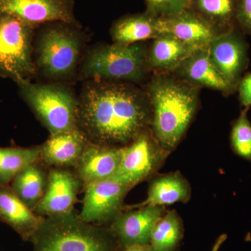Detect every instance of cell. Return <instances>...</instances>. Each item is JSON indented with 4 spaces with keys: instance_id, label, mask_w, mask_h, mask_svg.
<instances>
[{
    "instance_id": "7402d4cb",
    "label": "cell",
    "mask_w": 251,
    "mask_h": 251,
    "mask_svg": "<svg viewBox=\"0 0 251 251\" xmlns=\"http://www.w3.org/2000/svg\"><path fill=\"white\" fill-rule=\"evenodd\" d=\"M191 193L189 183L179 173L161 175L151 180L146 200L135 207L163 206L187 202L191 198Z\"/></svg>"
},
{
    "instance_id": "1f68e13d",
    "label": "cell",
    "mask_w": 251,
    "mask_h": 251,
    "mask_svg": "<svg viewBox=\"0 0 251 251\" xmlns=\"http://www.w3.org/2000/svg\"><path fill=\"white\" fill-rule=\"evenodd\" d=\"M191 0H188V5H189L190 2H191Z\"/></svg>"
},
{
    "instance_id": "e0dca14e",
    "label": "cell",
    "mask_w": 251,
    "mask_h": 251,
    "mask_svg": "<svg viewBox=\"0 0 251 251\" xmlns=\"http://www.w3.org/2000/svg\"><path fill=\"white\" fill-rule=\"evenodd\" d=\"M88 140L78 128L50 135L39 145L38 161L46 168L74 169Z\"/></svg>"
},
{
    "instance_id": "603a6c76",
    "label": "cell",
    "mask_w": 251,
    "mask_h": 251,
    "mask_svg": "<svg viewBox=\"0 0 251 251\" xmlns=\"http://www.w3.org/2000/svg\"><path fill=\"white\" fill-rule=\"evenodd\" d=\"M237 0H191L188 8L220 34L237 27Z\"/></svg>"
},
{
    "instance_id": "7c38bea8",
    "label": "cell",
    "mask_w": 251,
    "mask_h": 251,
    "mask_svg": "<svg viewBox=\"0 0 251 251\" xmlns=\"http://www.w3.org/2000/svg\"><path fill=\"white\" fill-rule=\"evenodd\" d=\"M124 208L108 226L120 249L150 244L151 232L158 220L164 214V207L145 206Z\"/></svg>"
},
{
    "instance_id": "277c9868",
    "label": "cell",
    "mask_w": 251,
    "mask_h": 251,
    "mask_svg": "<svg viewBox=\"0 0 251 251\" xmlns=\"http://www.w3.org/2000/svg\"><path fill=\"white\" fill-rule=\"evenodd\" d=\"M148 46L142 44L98 46L89 52L82 69V76L96 80L140 83L150 72Z\"/></svg>"
},
{
    "instance_id": "8992f818",
    "label": "cell",
    "mask_w": 251,
    "mask_h": 251,
    "mask_svg": "<svg viewBox=\"0 0 251 251\" xmlns=\"http://www.w3.org/2000/svg\"><path fill=\"white\" fill-rule=\"evenodd\" d=\"M36 44V68L49 78L70 77L76 69L81 50L77 24L47 23Z\"/></svg>"
},
{
    "instance_id": "5b68a950",
    "label": "cell",
    "mask_w": 251,
    "mask_h": 251,
    "mask_svg": "<svg viewBox=\"0 0 251 251\" xmlns=\"http://www.w3.org/2000/svg\"><path fill=\"white\" fill-rule=\"evenodd\" d=\"M21 96L50 135L77 128L78 100L71 91L54 84L18 82Z\"/></svg>"
},
{
    "instance_id": "ffe728a7",
    "label": "cell",
    "mask_w": 251,
    "mask_h": 251,
    "mask_svg": "<svg viewBox=\"0 0 251 251\" xmlns=\"http://www.w3.org/2000/svg\"><path fill=\"white\" fill-rule=\"evenodd\" d=\"M158 18L148 11L127 14L112 24L110 34L115 44L131 45L153 39L160 35L157 27Z\"/></svg>"
},
{
    "instance_id": "f1b7e54d",
    "label": "cell",
    "mask_w": 251,
    "mask_h": 251,
    "mask_svg": "<svg viewBox=\"0 0 251 251\" xmlns=\"http://www.w3.org/2000/svg\"><path fill=\"white\" fill-rule=\"evenodd\" d=\"M239 102L244 108L251 106V72L243 75L237 87Z\"/></svg>"
},
{
    "instance_id": "52a82bcc",
    "label": "cell",
    "mask_w": 251,
    "mask_h": 251,
    "mask_svg": "<svg viewBox=\"0 0 251 251\" xmlns=\"http://www.w3.org/2000/svg\"><path fill=\"white\" fill-rule=\"evenodd\" d=\"M36 27L11 15L0 14V75L16 82L36 74L32 39Z\"/></svg>"
},
{
    "instance_id": "ac0fdd59",
    "label": "cell",
    "mask_w": 251,
    "mask_h": 251,
    "mask_svg": "<svg viewBox=\"0 0 251 251\" xmlns=\"http://www.w3.org/2000/svg\"><path fill=\"white\" fill-rule=\"evenodd\" d=\"M44 220L23 202L9 186L0 185V221L9 226L23 240L30 242Z\"/></svg>"
},
{
    "instance_id": "8fae6325",
    "label": "cell",
    "mask_w": 251,
    "mask_h": 251,
    "mask_svg": "<svg viewBox=\"0 0 251 251\" xmlns=\"http://www.w3.org/2000/svg\"><path fill=\"white\" fill-rule=\"evenodd\" d=\"M83 189L82 182L71 168H49L45 194L34 211L46 218L74 210L77 196Z\"/></svg>"
},
{
    "instance_id": "ba28073f",
    "label": "cell",
    "mask_w": 251,
    "mask_h": 251,
    "mask_svg": "<svg viewBox=\"0 0 251 251\" xmlns=\"http://www.w3.org/2000/svg\"><path fill=\"white\" fill-rule=\"evenodd\" d=\"M150 128L122 148V157L115 177L130 187L150 179L168 156Z\"/></svg>"
},
{
    "instance_id": "9c48e42d",
    "label": "cell",
    "mask_w": 251,
    "mask_h": 251,
    "mask_svg": "<svg viewBox=\"0 0 251 251\" xmlns=\"http://www.w3.org/2000/svg\"><path fill=\"white\" fill-rule=\"evenodd\" d=\"M132 188L115 176L84 186L79 216L89 224L108 227L123 211L124 201Z\"/></svg>"
},
{
    "instance_id": "d6986e66",
    "label": "cell",
    "mask_w": 251,
    "mask_h": 251,
    "mask_svg": "<svg viewBox=\"0 0 251 251\" xmlns=\"http://www.w3.org/2000/svg\"><path fill=\"white\" fill-rule=\"evenodd\" d=\"M201 48L190 45L170 34H160L148 47L149 70L156 74H173L185 59Z\"/></svg>"
},
{
    "instance_id": "4316f807",
    "label": "cell",
    "mask_w": 251,
    "mask_h": 251,
    "mask_svg": "<svg viewBox=\"0 0 251 251\" xmlns=\"http://www.w3.org/2000/svg\"><path fill=\"white\" fill-rule=\"evenodd\" d=\"M146 11L156 18L177 14L188 7V0H144Z\"/></svg>"
},
{
    "instance_id": "83f0119b",
    "label": "cell",
    "mask_w": 251,
    "mask_h": 251,
    "mask_svg": "<svg viewBox=\"0 0 251 251\" xmlns=\"http://www.w3.org/2000/svg\"><path fill=\"white\" fill-rule=\"evenodd\" d=\"M236 25L242 34L251 36V0H237Z\"/></svg>"
},
{
    "instance_id": "9a60e30c",
    "label": "cell",
    "mask_w": 251,
    "mask_h": 251,
    "mask_svg": "<svg viewBox=\"0 0 251 251\" xmlns=\"http://www.w3.org/2000/svg\"><path fill=\"white\" fill-rule=\"evenodd\" d=\"M121 157L122 148L88 142L73 170L84 187L91 183L115 176Z\"/></svg>"
},
{
    "instance_id": "30bf717a",
    "label": "cell",
    "mask_w": 251,
    "mask_h": 251,
    "mask_svg": "<svg viewBox=\"0 0 251 251\" xmlns=\"http://www.w3.org/2000/svg\"><path fill=\"white\" fill-rule=\"evenodd\" d=\"M211 62L221 75L237 90L249 66V46L237 27L216 36L208 45Z\"/></svg>"
},
{
    "instance_id": "5bb4252c",
    "label": "cell",
    "mask_w": 251,
    "mask_h": 251,
    "mask_svg": "<svg viewBox=\"0 0 251 251\" xmlns=\"http://www.w3.org/2000/svg\"><path fill=\"white\" fill-rule=\"evenodd\" d=\"M173 74L200 88L206 87L219 91L226 96L237 91L211 62L208 45L196 50L179 64Z\"/></svg>"
},
{
    "instance_id": "cb8c5ba5",
    "label": "cell",
    "mask_w": 251,
    "mask_h": 251,
    "mask_svg": "<svg viewBox=\"0 0 251 251\" xmlns=\"http://www.w3.org/2000/svg\"><path fill=\"white\" fill-rule=\"evenodd\" d=\"M184 234L182 221L175 211L158 220L151 232L150 244L155 251H176Z\"/></svg>"
},
{
    "instance_id": "44dd1931",
    "label": "cell",
    "mask_w": 251,
    "mask_h": 251,
    "mask_svg": "<svg viewBox=\"0 0 251 251\" xmlns=\"http://www.w3.org/2000/svg\"><path fill=\"white\" fill-rule=\"evenodd\" d=\"M49 171L40 162H34L21 170L9 185L16 196L33 211L45 194Z\"/></svg>"
},
{
    "instance_id": "484cf974",
    "label": "cell",
    "mask_w": 251,
    "mask_h": 251,
    "mask_svg": "<svg viewBox=\"0 0 251 251\" xmlns=\"http://www.w3.org/2000/svg\"><path fill=\"white\" fill-rule=\"evenodd\" d=\"M249 108H244L234 122L230 133L232 150L238 156L251 162V123L248 117Z\"/></svg>"
},
{
    "instance_id": "4dcf8cb0",
    "label": "cell",
    "mask_w": 251,
    "mask_h": 251,
    "mask_svg": "<svg viewBox=\"0 0 251 251\" xmlns=\"http://www.w3.org/2000/svg\"><path fill=\"white\" fill-rule=\"evenodd\" d=\"M227 238V236L226 234H221V236H219V238L216 239L214 245H213V247L212 249H211V251H219L221 246H222L223 244H224V243L226 242Z\"/></svg>"
},
{
    "instance_id": "4fadbf2b",
    "label": "cell",
    "mask_w": 251,
    "mask_h": 251,
    "mask_svg": "<svg viewBox=\"0 0 251 251\" xmlns=\"http://www.w3.org/2000/svg\"><path fill=\"white\" fill-rule=\"evenodd\" d=\"M11 15L34 27L54 22L77 24L73 0H0V14Z\"/></svg>"
},
{
    "instance_id": "3957f363",
    "label": "cell",
    "mask_w": 251,
    "mask_h": 251,
    "mask_svg": "<svg viewBox=\"0 0 251 251\" xmlns=\"http://www.w3.org/2000/svg\"><path fill=\"white\" fill-rule=\"evenodd\" d=\"M32 251H118L110 229L89 224L75 210L44 218L31 238Z\"/></svg>"
},
{
    "instance_id": "2e32d148",
    "label": "cell",
    "mask_w": 251,
    "mask_h": 251,
    "mask_svg": "<svg viewBox=\"0 0 251 251\" xmlns=\"http://www.w3.org/2000/svg\"><path fill=\"white\" fill-rule=\"evenodd\" d=\"M157 27L160 34H170L197 47L209 45L221 34L188 7L177 14L158 18Z\"/></svg>"
},
{
    "instance_id": "7a4b0ae2",
    "label": "cell",
    "mask_w": 251,
    "mask_h": 251,
    "mask_svg": "<svg viewBox=\"0 0 251 251\" xmlns=\"http://www.w3.org/2000/svg\"><path fill=\"white\" fill-rule=\"evenodd\" d=\"M200 89L173 74H153L147 85L150 129L166 152L176 148L192 122L199 107Z\"/></svg>"
},
{
    "instance_id": "6da1fadb",
    "label": "cell",
    "mask_w": 251,
    "mask_h": 251,
    "mask_svg": "<svg viewBox=\"0 0 251 251\" xmlns=\"http://www.w3.org/2000/svg\"><path fill=\"white\" fill-rule=\"evenodd\" d=\"M151 116L145 90L130 82L97 80L78 100L77 128L90 143L122 148L150 128Z\"/></svg>"
},
{
    "instance_id": "d4e9b609",
    "label": "cell",
    "mask_w": 251,
    "mask_h": 251,
    "mask_svg": "<svg viewBox=\"0 0 251 251\" xmlns=\"http://www.w3.org/2000/svg\"><path fill=\"white\" fill-rule=\"evenodd\" d=\"M39 146L0 148V185L9 186L15 176L28 165L39 160Z\"/></svg>"
},
{
    "instance_id": "f546056e",
    "label": "cell",
    "mask_w": 251,
    "mask_h": 251,
    "mask_svg": "<svg viewBox=\"0 0 251 251\" xmlns=\"http://www.w3.org/2000/svg\"><path fill=\"white\" fill-rule=\"evenodd\" d=\"M118 251H155L151 244H143V245H135L133 247L120 249Z\"/></svg>"
}]
</instances>
